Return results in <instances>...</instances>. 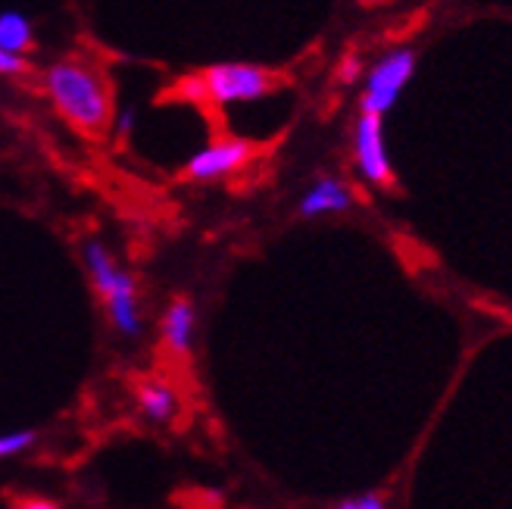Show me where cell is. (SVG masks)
<instances>
[{
    "instance_id": "obj_16",
    "label": "cell",
    "mask_w": 512,
    "mask_h": 509,
    "mask_svg": "<svg viewBox=\"0 0 512 509\" xmlns=\"http://www.w3.org/2000/svg\"><path fill=\"white\" fill-rule=\"evenodd\" d=\"M363 4H372V0H363Z\"/></svg>"
},
{
    "instance_id": "obj_11",
    "label": "cell",
    "mask_w": 512,
    "mask_h": 509,
    "mask_svg": "<svg viewBox=\"0 0 512 509\" xmlns=\"http://www.w3.org/2000/svg\"><path fill=\"white\" fill-rule=\"evenodd\" d=\"M338 509H384L388 506V497L378 494V491H366V494H353L335 503Z\"/></svg>"
},
{
    "instance_id": "obj_7",
    "label": "cell",
    "mask_w": 512,
    "mask_h": 509,
    "mask_svg": "<svg viewBox=\"0 0 512 509\" xmlns=\"http://www.w3.org/2000/svg\"><path fill=\"white\" fill-rule=\"evenodd\" d=\"M353 207V191L338 182V178H319V182L303 194L300 200V216L316 219L325 213H341Z\"/></svg>"
},
{
    "instance_id": "obj_1",
    "label": "cell",
    "mask_w": 512,
    "mask_h": 509,
    "mask_svg": "<svg viewBox=\"0 0 512 509\" xmlns=\"http://www.w3.org/2000/svg\"><path fill=\"white\" fill-rule=\"evenodd\" d=\"M44 88L54 110L79 132L104 135L110 129L113 119L110 88L91 66L79 60H60L47 69Z\"/></svg>"
},
{
    "instance_id": "obj_15",
    "label": "cell",
    "mask_w": 512,
    "mask_h": 509,
    "mask_svg": "<svg viewBox=\"0 0 512 509\" xmlns=\"http://www.w3.org/2000/svg\"><path fill=\"white\" fill-rule=\"evenodd\" d=\"M353 75H356V63L347 60V66H344V82H353Z\"/></svg>"
},
{
    "instance_id": "obj_9",
    "label": "cell",
    "mask_w": 512,
    "mask_h": 509,
    "mask_svg": "<svg viewBox=\"0 0 512 509\" xmlns=\"http://www.w3.org/2000/svg\"><path fill=\"white\" fill-rule=\"evenodd\" d=\"M141 413L153 422H169L178 413V391L169 381H144L138 391Z\"/></svg>"
},
{
    "instance_id": "obj_8",
    "label": "cell",
    "mask_w": 512,
    "mask_h": 509,
    "mask_svg": "<svg viewBox=\"0 0 512 509\" xmlns=\"http://www.w3.org/2000/svg\"><path fill=\"white\" fill-rule=\"evenodd\" d=\"M163 341L172 353L185 356L194 347V328H197V310L191 300H175L163 316Z\"/></svg>"
},
{
    "instance_id": "obj_10",
    "label": "cell",
    "mask_w": 512,
    "mask_h": 509,
    "mask_svg": "<svg viewBox=\"0 0 512 509\" xmlns=\"http://www.w3.org/2000/svg\"><path fill=\"white\" fill-rule=\"evenodd\" d=\"M32 22L25 19L22 13L16 10H7V13H0V47L10 50V54L22 57V54H29L32 50Z\"/></svg>"
},
{
    "instance_id": "obj_13",
    "label": "cell",
    "mask_w": 512,
    "mask_h": 509,
    "mask_svg": "<svg viewBox=\"0 0 512 509\" xmlns=\"http://www.w3.org/2000/svg\"><path fill=\"white\" fill-rule=\"evenodd\" d=\"M22 69H25L22 57H16V54H10V50L0 47V75H19Z\"/></svg>"
},
{
    "instance_id": "obj_3",
    "label": "cell",
    "mask_w": 512,
    "mask_h": 509,
    "mask_svg": "<svg viewBox=\"0 0 512 509\" xmlns=\"http://www.w3.org/2000/svg\"><path fill=\"white\" fill-rule=\"evenodd\" d=\"M200 82H203V94L213 104L232 107V104H250V100L266 97L275 88V75L266 72L263 66H250V63H219L203 72Z\"/></svg>"
},
{
    "instance_id": "obj_2",
    "label": "cell",
    "mask_w": 512,
    "mask_h": 509,
    "mask_svg": "<svg viewBox=\"0 0 512 509\" xmlns=\"http://www.w3.org/2000/svg\"><path fill=\"white\" fill-rule=\"evenodd\" d=\"M85 266L94 291L107 303V316L113 328L125 338H135L141 332V303H138V285L132 272L122 269L100 241L85 244Z\"/></svg>"
},
{
    "instance_id": "obj_6",
    "label": "cell",
    "mask_w": 512,
    "mask_h": 509,
    "mask_svg": "<svg viewBox=\"0 0 512 509\" xmlns=\"http://www.w3.org/2000/svg\"><path fill=\"white\" fill-rule=\"evenodd\" d=\"M247 160H250V144L247 141L222 138V141L200 147L197 154L188 160L185 175L191 178V182H216V178L238 172Z\"/></svg>"
},
{
    "instance_id": "obj_5",
    "label": "cell",
    "mask_w": 512,
    "mask_h": 509,
    "mask_svg": "<svg viewBox=\"0 0 512 509\" xmlns=\"http://www.w3.org/2000/svg\"><path fill=\"white\" fill-rule=\"evenodd\" d=\"M353 154H356V169L372 185H391V163L384 154V138H381V116L366 113L356 122V138H353Z\"/></svg>"
},
{
    "instance_id": "obj_14",
    "label": "cell",
    "mask_w": 512,
    "mask_h": 509,
    "mask_svg": "<svg viewBox=\"0 0 512 509\" xmlns=\"http://www.w3.org/2000/svg\"><path fill=\"white\" fill-rule=\"evenodd\" d=\"M132 125H135V113L128 110L125 116H119V135H128V132H132Z\"/></svg>"
},
{
    "instance_id": "obj_4",
    "label": "cell",
    "mask_w": 512,
    "mask_h": 509,
    "mask_svg": "<svg viewBox=\"0 0 512 509\" xmlns=\"http://www.w3.org/2000/svg\"><path fill=\"white\" fill-rule=\"evenodd\" d=\"M416 72V50H394V54L381 57L372 69H369V79H366V94H363V110L366 113H388L400 91L406 88V82L413 79Z\"/></svg>"
},
{
    "instance_id": "obj_12",
    "label": "cell",
    "mask_w": 512,
    "mask_h": 509,
    "mask_svg": "<svg viewBox=\"0 0 512 509\" xmlns=\"http://www.w3.org/2000/svg\"><path fill=\"white\" fill-rule=\"evenodd\" d=\"M32 435L29 431H13V435H0V460H10V456L22 453L32 447Z\"/></svg>"
}]
</instances>
